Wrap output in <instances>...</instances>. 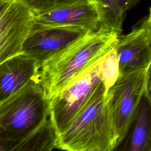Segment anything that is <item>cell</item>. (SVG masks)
I'll return each mask as SVG.
<instances>
[{
	"instance_id": "obj_1",
	"label": "cell",
	"mask_w": 151,
	"mask_h": 151,
	"mask_svg": "<svg viewBox=\"0 0 151 151\" xmlns=\"http://www.w3.org/2000/svg\"><path fill=\"white\" fill-rule=\"evenodd\" d=\"M101 81L67 130L57 137V147L64 151H111L118 137Z\"/></svg>"
},
{
	"instance_id": "obj_2",
	"label": "cell",
	"mask_w": 151,
	"mask_h": 151,
	"mask_svg": "<svg viewBox=\"0 0 151 151\" xmlns=\"http://www.w3.org/2000/svg\"><path fill=\"white\" fill-rule=\"evenodd\" d=\"M120 35L99 29L90 32L64 51L42 64L40 80L50 100L67 84L103 55Z\"/></svg>"
},
{
	"instance_id": "obj_3",
	"label": "cell",
	"mask_w": 151,
	"mask_h": 151,
	"mask_svg": "<svg viewBox=\"0 0 151 151\" xmlns=\"http://www.w3.org/2000/svg\"><path fill=\"white\" fill-rule=\"evenodd\" d=\"M50 117V100L40 75L0 103V148H7L37 130Z\"/></svg>"
},
{
	"instance_id": "obj_4",
	"label": "cell",
	"mask_w": 151,
	"mask_h": 151,
	"mask_svg": "<svg viewBox=\"0 0 151 151\" xmlns=\"http://www.w3.org/2000/svg\"><path fill=\"white\" fill-rule=\"evenodd\" d=\"M104 54L50 100L49 117L58 136L67 130L101 83Z\"/></svg>"
},
{
	"instance_id": "obj_5",
	"label": "cell",
	"mask_w": 151,
	"mask_h": 151,
	"mask_svg": "<svg viewBox=\"0 0 151 151\" xmlns=\"http://www.w3.org/2000/svg\"><path fill=\"white\" fill-rule=\"evenodd\" d=\"M146 71L120 76L107 92V101L118 137L117 143L124 136L139 105L145 90Z\"/></svg>"
},
{
	"instance_id": "obj_6",
	"label": "cell",
	"mask_w": 151,
	"mask_h": 151,
	"mask_svg": "<svg viewBox=\"0 0 151 151\" xmlns=\"http://www.w3.org/2000/svg\"><path fill=\"white\" fill-rule=\"evenodd\" d=\"M35 17L19 0H0V63L22 53Z\"/></svg>"
},
{
	"instance_id": "obj_7",
	"label": "cell",
	"mask_w": 151,
	"mask_h": 151,
	"mask_svg": "<svg viewBox=\"0 0 151 151\" xmlns=\"http://www.w3.org/2000/svg\"><path fill=\"white\" fill-rule=\"evenodd\" d=\"M91 32L68 26H45L33 23L22 49L25 54L43 63L59 54L77 41Z\"/></svg>"
},
{
	"instance_id": "obj_8",
	"label": "cell",
	"mask_w": 151,
	"mask_h": 151,
	"mask_svg": "<svg viewBox=\"0 0 151 151\" xmlns=\"http://www.w3.org/2000/svg\"><path fill=\"white\" fill-rule=\"evenodd\" d=\"M120 76L147 70L151 64V41L142 22L127 35H119L115 44Z\"/></svg>"
},
{
	"instance_id": "obj_9",
	"label": "cell",
	"mask_w": 151,
	"mask_h": 151,
	"mask_svg": "<svg viewBox=\"0 0 151 151\" xmlns=\"http://www.w3.org/2000/svg\"><path fill=\"white\" fill-rule=\"evenodd\" d=\"M34 23L45 26H68L91 32L100 29V15L94 1H82L35 14Z\"/></svg>"
},
{
	"instance_id": "obj_10",
	"label": "cell",
	"mask_w": 151,
	"mask_h": 151,
	"mask_svg": "<svg viewBox=\"0 0 151 151\" xmlns=\"http://www.w3.org/2000/svg\"><path fill=\"white\" fill-rule=\"evenodd\" d=\"M40 68L37 61L23 53L0 63V103L38 76Z\"/></svg>"
},
{
	"instance_id": "obj_11",
	"label": "cell",
	"mask_w": 151,
	"mask_h": 151,
	"mask_svg": "<svg viewBox=\"0 0 151 151\" xmlns=\"http://www.w3.org/2000/svg\"><path fill=\"white\" fill-rule=\"evenodd\" d=\"M111 151H151V104L145 90L124 136Z\"/></svg>"
},
{
	"instance_id": "obj_12",
	"label": "cell",
	"mask_w": 151,
	"mask_h": 151,
	"mask_svg": "<svg viewBox=\"0 0 151 151\" xmlns=\"http://www.w3.org/2000/svg\"><path fill=\"white\" fill-rule=\"evenodd\" d=\"M58 136L50 119L22 140L0 151H51L57 147Z\"/></svg>"
},
{
	"instance_id": "obj_13",
	"label": "cell",
	"mask_w": 151,
	"mask_h": 151,
	"mask_svg": "<svg viewBox=\"0 0 151 151\" xmlns=\"http://www.w3.org/2000/svg\"><path fill=\"white\" fill-rule=\"evenodd\" d=\"M100 15V29L120 35L125 12L118 0H94Z\"/></svg>"
},
{
	"instance_id": "obj_14",
	"label": "cell",
	"mask_w": 151,
	"mask_h": 151,
	"mask_svg": "<svg viewBox=\"0 0 151 151\" xmlns=\"http://www.w3.org/2000/svg\"><path fill=\"white\" fill-rule=\"evenodd\" d=\"M116 41L103 55L101 65V81L104 83L107 92L116 83L120 76L119 61L115 48Z\"/></svg>"
},
{
	"instance_id": "obj_15",
	"label": "cell",
	"mask_w": 151,
	"mask_h": 151,
	"mask_svg": "<svg viewBox=\"0 0 151 151\" xmlns=\"http://www.w3.org/2000/svg\"><path fill=\"white\" fill-rule=\"evenodd\" d=\"M35 14L49 11L82 1L94 0H19Z\"/></svg>"
},
{
	"instance_id": "obj_16",
	"label": "cell",
	"mask_w": 151,
	"mask_h": 151,
	"mask_svg": "<svg viewBox=\"0 0 151 151\" xmlns=\"http://www.w3.org/2000/svg\"><path fill=\"white\" fill-rule=\"evenodd\" d=\"M145 92L151 104V64L149 66L146 71Z\"/></svg>"
},
{
	"instance_id": "obj_17",
	"label": "cell",
	"mask_w": 151,
	"mask_h": 151,
	"mask_svg": "<svg viewBox=\"0 0 151 151\" xmlns=\"http://www.w3.org/2000/svg\"><path fill=\"white\" fill-rule=\"evenodd\" d=\"M122 10L126 12V11L131 9L135 6L140 0H118Z\"/></svg>"
},
{
	"instance_id": "obj_18",
	"label": "cell",
	"mask_w": 151,
	"mask_h": 151,
	"mask_svg": "<svg viewBox=\"0 0 151 151\" xmlns=\"http://www.w3.org/2000/svg\"><path fill=\"white\" fill-rule=\"evenodd\" d=\"M143 23L147 29L150 40L151 41V6L149 8V15L147 17V18H145V19L143 21Z\"/></svg>"
}]
</instances>
